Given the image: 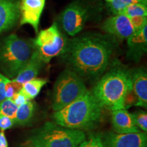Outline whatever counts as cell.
Masks as SVG:
<instances>
[{"instance_id": "cell-1", "label": "cell", "mask_w": 147, "mask_h": 147, "mask_svg": "<svg viewBox=\"0 0 147 147\" xmlns=\"http://www.w3.org/2000/svg\"><path fill=\"white\" fill-rule=\"evenodd\" d=\"M117 47L113 37L100 33H87L69 39L62 55L68 68L83 80L94 82L104 74Z\"/></svg>"}, {"instance_id": "cell-2", "label": "cell", "mask_w": 147, "mask_h": 147, "mask_svg": "<svg viewBox=\"0 0 147 147\" xmlns=\"http://www.w3.org/2000/svg\"><path fill=\"white\" fill-rule=\"evenodd\" d=\"M132 89L130 71L115 65L98 79L91 92L101 107L114 111L125 108V98Z\"/></svg>"}, {"instance_id": "cell-3", "label": "cell", "mask_w": 147, "mask_h": 147, "mask_svg": "<svg viewBox=\"0 0 147 147\" xmlns=\"http://www.w3.org/2000/svg\"><path fill=\"white\" fill-rule=\"evenodd\" d=\"M102 107L90 91L53 114L54 123L77 130L95 129L102 119Z\"/></svg>"}, {"instance_id": "cell-4", "label": "cell", "mask_w": 147, "mask_h": 147, "mask_svg": "<svg viewBox=\"0 0 147 147\" xmlns=\"http://www.w3.org/2000/svg\"><path fill=\"white\" fill-rule=\"evenodd\" d=\"M34 51V40L10 34L0 46V68L8 78H14L30 59Z\"/></svg>"}, {"instance_id": "cell-5", "label": "cell", "mask_w": 147, "mask_h": 147, "mask_svg": "<svg viewBox=\"0 0 147 147\" xmlns=\"http://www.w3.org/2000/svg\"><path fill=\"white\" fill-rule=\"evenodd\" d=\"M85 139L82 131L47 122L35 130L26 143L36 147H77Z\"/></svg>"}, {"instance_id": "cell-6", "label": "cell", "mask_w": 147, "mask_h": 147, "mask_svg": "<svg viewBox=\"0 0 147 147\" xmlns=\"http://www.w3.org/2000/svg\"><path fill=\"white\" fill-rule=\"evenodd\" d=\"M89 91L81 77L67 68L62 71L54 84L52 108L57 111L69 105Z\"/></svg>"}, {"instance_id": "cell-7", "label": "cell", "mask_w": 147, "mask_h": 147, "mask_svg": "<svg viewBox=\"0 0 147 147\" xmlns=\"http://www.w3.org/2000/svg\"><path fill=\"white\" fill-rule=\"evenodd\" d=\"M97 5L90 0H74L59 16L62 29L69 36H76L100 11Z\"/></svg>"}, {"instance_id": "cell-8", "label": "cell", "mask_w": 147, "mask_h": 147, "mask_svg": "<svg viewBox=\"0 0 147 147\" xmlns=\"http://www.w3.org/2000/svg\"><path fill=\"white\" fill-rule=\"evenodd\" d=\"M68 38L61 32L56 22L49 28L41 30L34 39L35 49L45 63L55 57L62 56L67 50Z\"/></svg>"}, {"instance_id": "cell-9", "label": "cell", "mask_w": 147, "mask_h": 147, "mask_svg": "<svg viewBox=\"0 0 147 147\" xmlns=\"http://www.w3.org/2000/svg\"><path fill=\"white\" fill-rule=\"evenodd\" d=\"M104 147H146V132L117 134L107 132L102 135Z\"/></svg>"}, {"instance_id": "cell-10", "label": "cell", "mask_w": 147, "mask_h": 147, "mask_svg": "<svg viewBox=\"0 0 147 147\" xmlns=\"http://www.w3.org/2000/svg\"><path fill=\"white\" fill-rule=\"evenodd\" d=\"M102 28L106 34L120 40H127L136 32L130 18L123 14L108 18L103 23Z\"/></svg>"}, {"instance_id": "cell-11", "label": "cell", "mask_w": 147, "mask_h": 147, "mask_svg": "<svg viewBox=\"0 0 147 147\" xmlns=\"http://www.w3.org/2000/svg\"><path fill=\"white\" fill-rule=\"evenodd\" d=\"M45 3L46 0H21L20 1V25L29 24L38 34L40 17Z\"/></svg>"}, {"instance_id": "cell-12", "label": "cell", "mask_w": 147, "mask_h": 147, "mask_svg": "<svg viewBox=\"0 0 147 147\" xmlns=\"http://www.w3.org/2000/svg\"><path fill=\"white\" fill-rule=\"evenodd\" d=\"M20 16L19 0H0V34L12 28Z\"/></svg>"}, {"instance_id": "cell-13", "label": "cell", "mask_w": 147, "mask_h": 147, "mask_svg": "<svg viewBox=\"0 0 147 147\" xmlns=\"http://www.w3.org/2000/svg\"><path fill=\"white\" fill-rule=\"evenodd\" d=\"M127 49V58L135 62L140 61L147 51V25L128 38Z\"/></svg>"}, {"instance_id": "cell-14", "label": "cell", "mask_w": 147, "mask_h": 147, "mask_svg": "<svg viewBox=\"0 0 147 147\" xmlns=\"http://www.w3.org/2000/svg\"><path fill=\"white\" fill-rule=\"evenodd\" d=\"M112 124L115 133L131 134L141 132L134 122L131 113L125 108L112 111Z\"/></svg>"}, {"instance_id": "cell-15", "label": "cell", "mask_w": 147, "mask_h": 147, "mask_svg": "<svg viewBox=\"0 0 147 147\" xmlns=\"http://www.w3.org/2000/svg\"><path fill=\"white\" fill-rule=\"evenodd\" d=\"M131 72L132 89L137 98L136 106L147 107V74L143 67L134 69Z\"/></svg>"}, {"instance_id": "cell-16", "label": "cell", "mask_w": 147, "mask_h": 147, "mask_svg": "<svg viewBox=\"0 0 147 147\" xmlns=\"http://www.w3.org/2000/svg\"><path fill=\"white\" fill-rule=\"evenodd\" d=\"M35 49L32 56L24 67L20 70L15 78L12 79L14 82L23 85L25 82L36 78L45 65Z\"/></svg>"}, {"instance_id": "cell-17", "label": "cell", "mask_w": 147, "mask_h": 147, "mask_svg": "<svg viewBox=\"0 0 147 147\" xmlns=\"http://www.w3.org/2000/svg\"><path fill=\"white\" fill-rule=\"evenodd\" d=\"M35 110L36 104L32 101H27L18 106L13 119L14 125L25 126L29 125L34 117Z\"/></svg>"}, {"instance_id": "cell-18", "label": "cell", "mask_w": 147, "mask_h": 147, "mask_svg": "<svg viewBox=\"0 0 147 147\" xmlns=\"http://www.w3.org/2000/svg\"><path fill=\"white\" fill-rule=\"evenodd\" d=\"M47 83L46 79L36 78L23 84L20 92L27 100L31 101L38 96L42 87Z\"/></svg>"}, {"instance_id": "cell-19", "label": "cell", "mask_w": 147, "mask_h": 147, "mask_svg": "<svg viewBox=\"0 0 147 147\" xmlns=\"http://www.w3.org/2000/svg\"><path fill=\"white\" fill-rule=\"evenodd\" d=\"M106 5L114 15L122 14L125 8L131 4L147 3V0H106Z\"/></svg>"}, {"instance_id": "cell-20", "label": "cell", "mask_w": 147, "mask_h": 147, "mask_svg": "<svg viewBox=\"0 0 147 147\" xmlns=\"http://www.w3.org/2000/svg\"><path fill=\"white\" fill-rule=\"evenodd\" d=\"M122 14L129 18L147 16V3H138L129 5L125 8Z\"/></svg>"}, {"instance_id": "cell-21", "label": "cell", "mask_w": 147, "mask_h": 147, "mask_svg": "<svg viewBox=\"0 0 147 147\" xmlns=\"http://www.w3.org/2000/svg\"><path fill=\"white\" fill-rule=\"evenodd\" d=\"M17 108L18 106L10 99H5L0 102V114L12 119H14Z\"/></svg>"}, {"instance_id": "cell-22", "label": "cell", "mask_w": 147, "mask_h": 147, "mask_svg": "<svg viewBox=\"0 0 147 147\" xmlns=\"http://www.w3.org/2000/svg\"><path fill=\"white\" fill-rule=\"evenodd\" d=\"M136 126L143 132L147 131V113L144 110H138L131 113Z\"/></svg>"}, {"instance_id": "cell-23", "label": "cell", "mask_w": 147, "mask_h": 147, "mask_svg": "<svg viewBox=\"0 0 147 147\" xmlns=\"http://www.w3.org/2000/svg\"><path fill=\"white\" fill-rule=\"evenodd\" d=\"M77 147H104L102 142V135L93 134L88 138V139L84 140Z\"/></svg>"}, {"instance_id": "cell-24", "label": "cell", "mask_w": 147, "mask_h": 147, "mask_svg": "<svg viewBox=\"0 0 147 147\" xmlns=\"http://www.w3.org/2000/svg\"><path fill=\"white\" fill-rule=\"evenodd\" d=\"M21 84L17 83V82L13 81L12 79H10L9 81L7 82L5 85V99H12L14 94L18 93L22 88Z\"/></svg>"}, {"instance_id": "cell-25", "label": "cell", "mask_w": 147, "mask_h": 147, "mask_svg": "<svg viewBox=\"0 0 147 147\" xmlns=\"http://www.w3.org/2000/svg\"><path fill=\"white\" fill-rule=\"evenodd\" d=\"M136 32L142 29L147 24V16H134L130 18Z\"/></svg>"}, {"instance_id": "cell-26", "label": "cell", "mask_w": 147, "mask_h": 147, "mask_svg": "<svg viewBox=\"0 0 147 147\" xmlns=\"http://www.w3.org/2000/svg\"><path fill=\"white\" fill-rule=\"evenodd\" d=\"M14 125V123L13 119L0 114V130L5 131V130L12 128Z\"/></svg>"}, {"instance_id": "cell-27", "label": "cell", "mask_w": 147, "mask_h": 147, "mask_svg": "<svg viewBox=\"0 0 147 147\" xmlns=\"http://www.w3.org/2000/svg\"><path fill=\"white\" fill-rule=\"evenodd\" d=\"M10 79L8 78L2 74L0 73V102L4 100L5 99V85Z\"/></svg>"}, {"instance_id": "cell-28", "label": "cell", "mask_w": 147, "mask_h": 147, "mask_svg": "<svg viewBox=\"0 0 147 147\" xmlns=\"http://www.w3.org/2000/svg\"><path fill=\"white\" fill-rule=\"evenodd\" d=\"M12 102H14V104L18 106L22 105L24 103H25L27 101H28L25 98V97L22 94V93L20 92V91L16 93V94H14L13 97H12V99H10Z\"/></svg>"}, {"instance_id": "cell-29", "label": "cell", "mask_w": 147, "mask_h": 147, "mask_svg": "<svg viewBox=\"0 0 147 147\" xmlns=\"http://www.w3.org/2000/svg\"><path fill=\"white\" fill-rule=\"evenodd\" d=\"M0 147H8V143L4 131L0 130Z\"/></svg>"}, {"instance_id": "cell-30", "label": "cell", "mask_w": 147, "mask_h": 147, "mask_svg": "<svg viewBox=\"0 0 147 147\" xmlns=\"http://www.w3.org/2000/svg\"><path fill=\"white\" fill-rule=\"evenodd\" d=\"M24 147H36V146H33V145H31V144H27V143H26V144H25V146H24Z\"/></svg>"}]
</instances>
